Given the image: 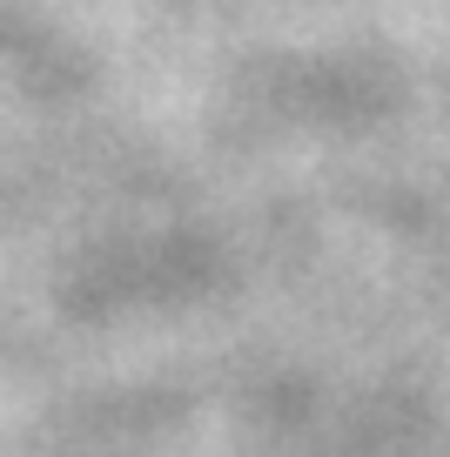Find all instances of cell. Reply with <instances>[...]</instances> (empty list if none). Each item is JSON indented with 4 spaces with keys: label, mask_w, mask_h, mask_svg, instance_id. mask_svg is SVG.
<instances>
[]
</instances>
